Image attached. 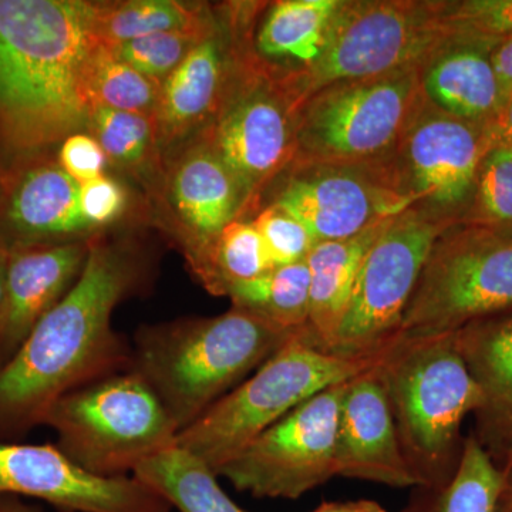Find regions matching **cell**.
<instances>
[{
  "mask_svg": "<svg viewBox=\"0 0 512 512\" xmlns=\"http://www.w3.org/2000/svg\"><path fill=\"white\" fill-rule=\"evenodd\" d=\"M147 259L133 242L96 235L76 284L37 323L0 369V441L43 424L63 394L131 367V348L111 326L114 309L146 281Z\"/></svg>",
  "mask_w": 512,
  "mask_h": 512,
  "instance_id": "6da1fadb",
  "label": "cell"
},
{
  "mask_svg": "<svg viewBox=\"0 0 512 512\" xmlns=\"http://www.w3.org/2000/svg\"><path fill=\"white\" fill-rule=\"evenodd\" d=\"M96 2L0 0V160L55 153L86 131Z\"/></svg>",
  "mask_w": 512,
  "mask_h": 512,
  "instance_id": "7a4b0ae2",
  "label": "cell"
},
{
  "mask_svg": "<svg viewBox=\"0 0 512 512\" xmlns=\"http://www.w3.org/2000/svg\"><path fill=\"white\" fill-rule=\"evenodd\" d=\"M293 338L231 308L214 318H184L137 330L131 369L157 394L178 433Z\"/></svg>",
  "mask_w": 512,
  "mask_h": 512,
  "instance_id": "3957f363",
  "label": "cell"
},
{
  "mask_svg": "<svg viewBox=\"0 0 512 512\" xmlns=\"http://www.w3.org/2000/svg\"><path fill=\"white\" fill-rule=\"evenodd\" d=\"M376 370L417 483H447L463 453V421L481 404L453 333L400 335L383 350Z\"/></svg>",
  "mask_w": 512,
  "mask_h": 512,
  "instance_id": "277c9868",
  "label": "cell"
},
{
  "mask_svg": "<svg viewBox=\"0 0 512 512\" xmlns=\"http://www.w3.org/2000/svg\"><path fill=\"white\" fill-rule=\"evenodd\" d=\"M225 18L234 40L231 64L220 107L200 137L234 177L242 200L239 220H248L293 163L299 104L281 70L255 53V16L231 10Z\"/></svg>",
  "mask_w": 512,
  "mask_h": 512,
  "instance_id": "5b68a950",
  "label": "cell"
},
{
  "mask_svg": "<svg viewBox=\"0 0 512 512\" xmlns=\"http://www.w3.org/2000/svg\"><path fill=\"white\" fill-rule=\"evenodd\" d=\"M380 355L349 359L316 348L308 335L293 336L254 375L178 433L175 446L217 474L276 421L322 390L375 366Z\"/></svg>",
  "mask_w": 512,
  "mask_h": 512,
  "instance_id": "8992f818",
  "label": "cell"
},
{
  "mask_svg": "<svg viewBox=\"0 0 512 512\" xmlns=\"http://www.w3.org/2000/svg\"><path fill=\"white\" fill-rule=\"evenodd\" d=\"M43 424L56 431L64 456L100 477H126L178 436L157 394L131 367L63 394Z\"/></svg>",
  "mask_w": 512,
  "mask_h": 512,
  "instance_id": "52a82bcc",
  "label": "cell"
},
{
  "mask_svg": "<svg viewBox=\"0 0 512 512\" xmlns=\"http://www.w3.org/2000/svg\"><path fill=\"white\" fill-rule=\"evenodd\" d=\"M424 106L420 67L329 84L298 111L292 164L384 163Z\"/></svg>",
  "mask_w": 512,
  "mask_h": 512,
  "instance_id": "ba28073f",
  "label": "cell"
},
{
  "mask_svg": "<svg viewBox=\"0 0 512 512\" xmlns=\"http://www.w3.org/2000/svg\"><path fill=\"white\" fill-rule=\"evenodd\" d=\"M444 0H340L319 59L284 72L299 109L313 93L343 80L421 67L451 37Z\"/></svg>",
  "mask_w": 512,
  "mask_h": 512,
  "instance_id": "9c48e42d",
  "label": "cell"
},
{
  "mask_svg": "<svg viewBox=\"0 0 512 512\" xmlns=\"http://www.w3.org/2000/svg\"><path fill=\"white\" fill-rule=\"evenodd\" d=\"M507 311H512V232L454 224L427 256L400 335L454 333Z\"/></svg>",
  "mask_w": 512,
  "mask_h": 512,
  "instance_id": "30bf717a",
  "label": "cell"
},
{
  "mask_svg": "<svg viewBox=\"0 0 512 512\" xmlns=\"http://www.w3.org/2000/svg\"><path fill=\"white\" fill-rule=\"evenodd\" d=\"M448 227L412 208L387 222L360 266L329 353L349 359L373 357L399 338L421 269Z\"/></svg>",
  "mask_w": 512,
  "mask_h": 512,
  "instance_id": "8fae6325",
  "label": "cell"
},
{
  "mask_svg": "<svg viewBox=\"0 0 512 512\" xmlns=\"http://www.w3.org/2000/svg\"><path fill=\"white\" fill-rule=\"evenodd\" d=\"M348 382L333 384L256 437L218 470L255 498L298 500L336 477L340 407Z\"/></svg>",
  "mask_w": 512,
  "mask_h": 512,
  "instance_id": "7c38bea8",
  "label": "cell"
},
{
  "mask_svg": "<svg viewBox=\"0 0 512 512\" xmlns=\"http://www.w3.org/2000/svg\"><path fill=\"white\" fill-rule=\"evenodd\" d=\"M268 194L264 205L274 204L291 214L316 244L355 237L410 208L394 180L390 160L292 164L276 178Z\"/></svg>",
  "mask_w": 512,
  "mask_h": 512,
  "instance_id": "4fadbf2b",
  "label": "cell"
},
{
  "mask_svg": "<svg viewBox=\"0 0 512 512\" xmlns=\"http://www.w3.org/2000/svg\"><path fill=\"white\" fill-rule=\"evenodd\" d=\"M490 147L485 124L457 119L426 101L390 165L412 210L441 224H461L473 201L478 168Z\"/></svg>",
  "mask_w": 512,
  "mask_h": 512,
  "instance_id": "5bb4252c",
  "label": "cell"
},
{
  "mask_svg": "<svg viewBox=\"0 0 512 512\" xmlns=\"http://www.w3.org/2000/svg\"><path fill=\"white\" fill-rule=\"evenodd\" d=\"M32 497L62 512H171L136 477H100L52 444L0 441V498Z\"/></svg>",
  "mask_w": 512,
  "mask_h": 512,
  "instance_id": "9a60e30c",
  "label": "cell"
},
{
  "mask_svg": "<svg viewBox=\"0 0 512 512\" xmlns=\"http://www.w3.org/2000/svg\"><path fill=\"white\" fill-rule=\"evenodd\" d=\"M153 202L190 269L242 212L234 177L200 136L165 160L163 184Z\"/></svg>",
  "mask_w": 512,
  "mask_h": 512,
  "instance_id": "2e32d148",
  "label": "cell"
},
{
  "mask_svg": "<svg viewBox=\"0 0 512 512\" xmlns=\"http://www.w3.org/2000/svg\"><path fill=\"white\" fill-rule=\"evenodd\" d=\"M96 235L80 207V185L60 168L55 153L8 168L0 201V245L13 251L87 241Z\"/></svg>",
  "mask_w": 512,
  "mask_h": 512,
  "instance_id": "e0dca14e",
  "label": "cell"
},
{
  "mask_svg": "<svg viewBox=\"0 0 512 512\" xmlns=\"http://www.w3.org/2000/svg\"><path fill=\"white\" fill-rule=\"evenodd\" d=\"M376 365L349 380L336 431V477L419 487L400 447Z\"/></svg>",
  "mask_w": 512,
  "mask_h": 512,
  "instance_id": "ac0fdd59",
  "label": "cell"
},
{
  "mask_svg": "<svg viewBox=\"0 0 512 512\" xmlns=\"http://www.w3.org/2000/svg\"><path fill=\"white\" fill-rule=\"evenodd\" d=\"M218 26L161 84L153 120L164 164L208 127L220 107L232 57V30L221 6Z\"/></svg>",
  "mask_w": 512,
  "mask_h": 512,
  "instance_id": "d6986e66",
  "label": "cell"
},
{
  "mask_svg": "<svg viewBox=\"0 0 512 512\" xmlns=\"http://www.w3.org/2000/svg\"><path fill=\"white\" fill-rule=\"evenodd\" d=\"M90 239L9 251L6 295L0 319V369L32 330L62 301L82 274Z\"/></svg>",
  "mask_w": 512,
  "mask_h": 512,
  "instance_id": "ffe728a7",
  "label": "cell"
},
{
  "mask_svg": "<svg viewBox=\"0 0 512 512\" xmlns=\"http://www.w3.org/2000/svg\"><path fill=\"white\" fill-rule=\"evenodd\" d=\"M453 338L481 394L473 436L501 466L512 453V311L476 320Z\"/></svg>",
  "mask_w": 512,
  "mask_h": 512,
  "instance_id": "44dd1931",
  "label": "cell"
},
{
  "mask_svg": "<svg viewBox=\"0 0 512 512\" xmlns=\"http://www.w3.org/2000/svg\"><path fill=\"white\" fill-rule=\"evenodd\" d=\"M500 42L451 33L450 39L420 67L424 99L434 109L471 121L488 123L503 107L493 62Z\"/></svg>",
  "mask_w": 512,
  "mask_h": 512,
  "instance_id": "7402d4cb",
  "label": "cell"
},
{
  "mask_svg": "<svg viewBox=\"0 0 512 512\" xmlns=\"http://www.w3.org/2000/svg\"><path fill=\"white\" fill-rule=\"evenodd\" d=\"M387 222L355 237L318 242L309 252L306 258L311 274L308 330L316 348L329 352L348 309L360 266Z\"/></svg>",
  "mask_w": 512,
  "mask_h": 512,
  "instance_id": "603a6c76",
  "label": "cell"
},
{
  "mask_svg": "<svg viewBox=\"0 0 512 512\" xmlns=\"http://www.w3.org/2000/svg\"><path fill=\"white\" fill-rule=\"evenodd\" d=\"M340 0H278L266 6L254 35L259 59L284 72L311 67L325 49Z\"/></svg>",
  "mask_w": 512,
  "mask_h": 512,
  "instance_id": "cb8c5ba5",
  "label": "cell"
},
{
  "mask_svg": "<svg viewBox=\"0 0 512 512\" xmlns=\"http://www.w3.org/2000/svg\"><path fill=\"white\" fill-rule=\"evenodd\" d=\"M86 133L99 141L109 165L136 180L153 201L165 168L153 116L93 107Z\"/></svg>",
  "mask_w": 512,
  "mask_h": 512,
  "instance_id": "d4e9b609",
  "label": "cell"
},
{
  "mask_svg": "<svg viewBox=\"0 0 512 512\" xmlns=\"http://www.w3.org/2000/svg\"><path fill=\"white\" fill-rule=\"evenodd\" d=\"M133 476L180 512H248L225 494L207 464L178 446L144 461Z\"/></svg>",
  "mask_w": 512,
  "mask_h": 512,
  "instance_id": "484cf974",
  "label": "cell"
},
{
  "mask_svg": "<svg viewBox=\"0 0 512 512\" xmlns=\"http://www.w3.org/2000/svg\"><path fill=\"white\" fill-rule=\"evenodd\" d=\"M501 483L503 470L470 434L454 476L444 484L412 488L400 512H495Z\"/></svg>",
  "mask_w": 512,
  "mask_h": 512,
  "instance_id": "4316f807",
  "label": "cell"
},
{
  "mask_svg": "<svg viewBox=\"0 0 512 512\" xmlns=\"http://www.w3.org/2000/svg\"><path fill=\"white\" fill-rule=\"evenodd\" d=\"M232 308L264 320L288 335H308L311 274L306 261L276 266L228 292Z\"/></svg>",
  "mask_w": 512,
  "mask_h": 512,
  "instance_id": "83f0119b",
  "label": "cell"
},
{
  "mask_svg": "<svg viewBox=\"0 0 512 512\" xmlns=\"http://www.w3.org/2000/svg\"><path fill=\"white\" fill-rule=\"evenodd\" d=\"M215 19L207 3L180 0L96 2L94 33L111 47L156 33L201 28Z\"/></svg>",
  "mask_w": 512,
  "mask_h": 512,
  "instance_id": "f1b7e54d",
  "label": "cell"
},
{
  "mask_svg": "<svg viewBox=\"0 0 512 512\" xmlns=\"http://www.w3.org/2000/svg\"><path fill=\"white\" fill-rule=\"evenodd\" d=\"M274 268L252 221L235 220L222 229L191 271L212 295L228 296L235 285L259 278Z\"/></svg>",
  "mask_w": 512,
  "mask_h": 512,
  "instance_id": "f546056e",
  "label": "cell"
},
{
  "mask_svg": "<svg viewBox=\"0 0 512 512\" xmlns=\"http://www.w3.org/2000/svg\"><path fill=\"white\" fill-rule=\"evenodd\" d=\"M90 106L153 116L161 84L123 62L106 43H94L86 64Z\"/></svg>",
  "mask_w": 512,
  "mask_h": 512,
  "instance_id": "4dcf8cb0",
  "label": "cell"
},
{
  "mask_svg": "<svg viewBox=\"0 0 512 512\" xmlns=\"http://www.w3.org/2000/svg\"><path fill=\"white\" fill-rule=\"evenodd\" d=\"M217 26L218 13L215 9V19L201 28L156 33L114 46L113 50L123 62L130 64L148 79L163 84L165 79L184 62L185 57L190 55L202 40L207 39Z\"/></svg>",
  "mask_w": 512,
  "mask_h": 512,
  "instance_id": "1f68e13d",
  "label": "cell"
},
{
  "mask_svg": "<svg viewBox=\"0 0 512 512\" xmlns=\"http://www.w3.org/2000/svg\"><path fill=\"white\" fill-rule=\"evenodd\" d=\"M461 224L512 228V147L491 146L478 168L470 210Z\"/></svg>",
  "mask_w": 512,
  "mask_h": 512,
  "instance_id": "d6a6232c",
  "label": "cell"
},
{
  "mask_svg": "<svg viewBox=\"0 0 512 512\" xmlns=\"http://www.w3.org/2000/svg\"><path fill=\"white\" fill-rule=\"evenodd\" d=\"M251 221L258 229L275 268L306 261L316 245L301 222L274 204L264 205Z\"/></svg>",
  "mask_w": 512,
  "mask_h": 512,
  "instance_id": "836d02e7",
  "label": "cell"
},
{
  "mask_svg": "<svg viewBox=\"0 0 512 512\" xmlns=\"http://www.w3.org/2000/svg\"><path fill=\"white\" fill-rule=\"evenodd\" d=\"M451 33L501 42L512 37V0H444Z\"/></svg>",
  "mask_w": 512,
  "mask_h": 512,
  "instance_id": "e575fe53",
  "label": "cell"
},
{
  "mask_svg": "<svg viewBox=\"0 0 512 512\" xmlns=\"http://www.w3.org/2000/svg\"><path fill=\"white\" fill-rule=\"evenodd\" d=\"M128 202L127 188L110 175L80 185V207L96 234L119 221L127 211Z\"/></svg>",
  "mask_w": 512,
  "mask_h": 512,
  "instance_id": "d590c367",
  "label": "cell"
},
{
  "mask_svg": "<svg viewBox=\"0 0 512 512\" xmlns=\"http://www.w3.org/2000/svg\"><path fill=\"white\" fill-rule=\"evenodd\" d=\"M55 158L60 168L77 184L83 185L106 174V153L99 141L86 131L74 133L56 148Z\"/></svg>",
  "mask_w": 512,
  "mask_h": 512,
  "instance_id": "8d00e7d4",
  "label": "cell"
},
{
  "mask_svg": "<svg viewBox=\"0 0 512 512\" xmlns=\"http://www.w3.org/2000/svg\"><path fill=\"white\" fill-rule=\"evenodd\" d=\"M491 62H493L495 77L505 103L512 97V37L501 40L494 47Z\"/></svg>",
  "mask_w": 512,
  "mask_h": 512,
  "instance_id": "74e56055",
  "label": "cell"
},
{
  "mask_svg": "<svg viewBox=\"0 0 512 512\" xmlns=\"http://www.w3.org/2000/svg\"><path fill=\"white\" fill-rule=\"evenodd\" d=\"M485 128H487L491 146L503 144V146L512 147V97L505 101L493 119L485 123Z\"/></svg>",
  "mask_w": 512,
  "mask_h": 512,
  "instance_id": "f35d334b",
  "label": "cell"
},
{
  "mask_svg": "<svg viewBox=\"0 0 512 512\" xmlns=\"http://www.w3.org/2000/svg\"><path fill=\"white\" fill-rule=\"evenodd\" d=\"M313 512H387L382 504L373 500L332 501L322 503Z\"/></svg>",
  "mask_w": 512,
  "mask_h": 512,
  "instance_id": "ab89813d",
  "label": "cell"
},
{
  "mask_svg": "<svg viewBox=\"0 0 512 512\" xmlns=\"http://www.w3.org/2000/svg\"><path fill=\"white\" fill-rule=\"evenodd\" d=\"M503 470V483L498 494L495 512H512V453L501 464Z\"/></svg>",
  "mask_w": 512,
  "mask_h": 512,
  "instance_id": "60d3db41",
  "label": "cell"
},
{
  "mask_svg": "<svg viewBox=\"0 0 512 512\" xmlns=\"http://www.w3.org/2000/svg\"><path fill=\"white\" fill-rule=\"evenodd\" d=\"M9 251L0 245V319H2L3 306L6 295V271H8Z\"/></svg>",
  "mask_w": 512,
  "mask_h": 512,
  "instance_id": "b9f144b4",
  "label": "cell"
},
{
  "mask_svg": "<svg viewBox=\"0 0 512 512\" xmlns=\"http://www.w3.org/2000/svg\"><path fill=\"white\" fill-rule=\"evenodd\" d=\"M0 512H37L35 508L20 503L15 497L0 498Z\"/></svg>",
  "mask_w": 512,
  "mask_h": 512,
  "instance_id": "7bdbcfd3",
  "label": "cell"
},
{
  "mask_svg": "<svg viewBox=\"0 0 512 512\" xmlns=\"http://www.w3.org/2000/svg\"><path fill=\"white\" fill-rule=\"evenodd\" d=\"M6 181H8V170L0 160V201H2L3 195H5Z\"/></svg>",
  "mask_w": 512,
  "mask_h": 512,
  "instance_id": "ee69618b",
  "label": "cell"
},
{
  "mask_svg": "<svg viewBox=\"0 0 512 512\" xmlns=\"http://www.w3.org/2000/svg\"><path fill=\"white\" fill-rule=\"evenodd\" d=\"M507 231H511L512 232V228L511 229H507Z\"/></svg>",
  "mask_w": 512,
  "mask_h": 512,
  "instance_id": "f6af8a7d",
  "label": "cell"
}]
</instances>
